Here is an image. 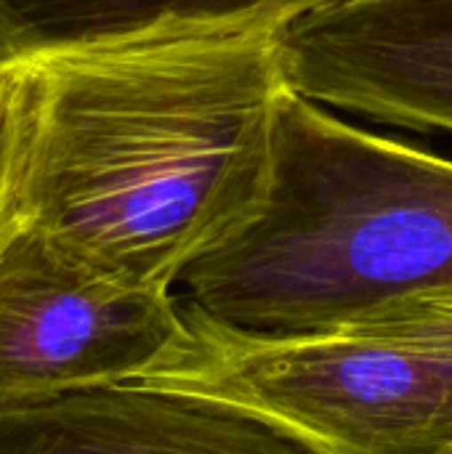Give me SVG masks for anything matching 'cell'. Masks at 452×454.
Listing matches in <instances>:
<instances>
[{"mask_svg": "<svg viewBox=\"0 0 452 454\" xmlns=\"http://www.w3.org/2000/svg\"><path fill=\"white\" fill-rule=\"evenodd\" d=\"M35 64L29 229L61 258L170 293L258 215L288 90L280 27L157 35Z\"/></svg>", "mask_w": 452, "mask_h": 454, "instance_id": "obj_1", "label": "cell"}, {"mask_svg": "<svg viewBox=\"0 0 452 454\" xmlns=\"http://www.w3.org/2000/svg\"><path fill=\"white\" fill-rule=\"evenodd\" d=\"M186 301L232 327L325 333L452 287V160L280 96L258 215L194 261Z\"/></svg>", "mask_w": 452, "mask_h": 454, "instance_id": "obj_2", "label": "cell"}, {"mask_svg": "<svg viewBox=\"0 0 452 454\" xmlns=\"http://www.w3.org/2000/svg\"><path fill=\"white\" fill-rule=\"evenodd\" d=\"M178 314L133 386L226 407L312 454L452 452V356L352 330H242L186 298Z\"/></svg>", "mask_w": 452, "mask_h": 454, "instance_id": "obj_3", "label": "cell"}, {"mask_svg": "<svg viewBox=\"0 0 452 454\" xmlns=\"http://www.w3.org/2000/svg\"><path fill=\"white\" fill-rule=\"evenodd\" d=\"M178 330L173 293L91 274L27 226L0 255V410L131 383Z\"/></svg>", "mask_w": 452, "mask_h": 454, "instance_id": "obj_4", "label": "cell"}, {"mask_svg": "<svg viewBox=\"0 0 452 454\" xmlns=\"http://www.w3.org/2000/svg\"><path fill=\"white\" fill-rule=\"evenodd\" d=\"M280 61L325 109L452 133V0H330L280 29Z\"/></svg>", "mask_w": 452, "mask_h": 454, "instance_id": "obj_5", "label": "cell"}, {"mask_svg": "<svg viewBox=\"0 0 452 454\" xmlns=\"http://www.w3.org/2000/svg\"><path fill=\"white\" fill-rule=\"evenodd\" d=\"M0 454H312L226 407L133 383L0 410Z\"/></svg>", "mask_w": 452, "mask_h": 454, "instance_id": "obj_6", "label": "cell"}, {"mask_svg": "<svg viewBox=\"0 0 452 454\" xmlns=\"http://www.w3.org/2000/svg\"><path fill=\"white\" fill-rule=\"evenodd\" d=\"M330 0H0V64L157 35L285 27Z\"/></svg>", "mask_w": 452, "mask_h": 454, "instance_id": "obj_7", "label": "cell"}, {"mask_svg": "<svg viewBox=\"0 0 452 454\" xmlns=\"http://www.w3.org/2000/svg\"><path fill=\"white\" fill-rule=\"evenodd\" d=\"M43 114L35 61L0 64V255L29 226V176Z\"/></svg>", "mask_w": 452, "mask_h": 454, "instance_id": "obj_8", "label": "cell"}, {"mask_svg": "<svg viewBox=\"0 0 452 454\" xmlns=\"http://www.w3.org/2000/svg\"><path fill=\"white\" fill-rule=\"evenodd\" d=\"M338 330L365 333L373 338L452 356V287L392 298Z\"/></svg>", "mask_w": 452, "mask_h": 454, "instance_id": "obj_9", "label": "cell"}, {"mask_svg": "<svg viewBox=\"0 0 452 454\" xmlns=\"http://www.w3.org/2000/svg\"><path fill=\"white\" fill-rule=\"evenodd\" d=\"M448 454H452V452H448Z\"/></svg>", "mask_w": 452, "mask_h": 454, "instance_id": "obj_10", "label": "cell"}]
</instances>
